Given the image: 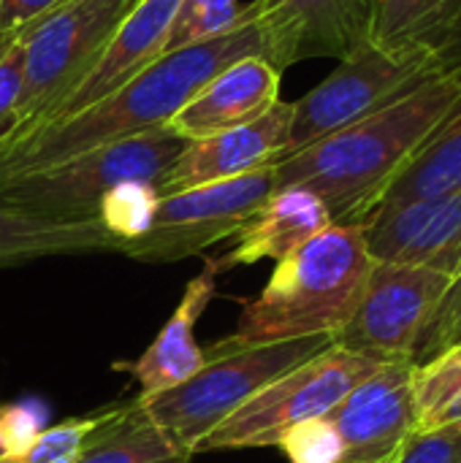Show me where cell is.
Segmentation results:
<instances>
[{
  "instance_id": "21",
  "label": "cell",
  "mask_w": 461,
  "mask_h": 463,
  "mask_svg": "<svg viewBox=\"0 0 461 463\" xmlns=\"http://www.w3.org/2000/svg\"><path fill=\"white\" fill-rule=\"evenodd\" d=\"M193 453L179 448L144 410L139 399L117 404L114 415L90 437L73 463H190Z\"/></svg>"
},
{
  "instance_id": "28",
  "label": "cell",
  "mask_w": 461,
  "mask_h": 463,
  "mask_svg": "<svg viewBox=\"0 0 461 463\" xmlns=\"http://www.w3.org/2000/svg\"><path fill=\"white\" fill-rule=\"evenodd\" d=\"M49 429V407L38 399L0 404V453L24 450L41 431Z\"/></svg>"
},
{
  "instance_id": "25",
  "label": "cell",
  "mask_w": 461,
  "mask_h": 463,
  "mask_svg": "<svg viewBox=\"0 0 461 463\" xmlns=\"http://www.w3.org/2000/svg\"><path fill=\"white\" fill-rule=\"evenodd\" d=\"M245 5L239 0H179L168 27L166 52L215 38L236 24ZM163 52V54H166Z\"/></svg>"
},
{
  "instance_id": "18",
  "label": "cell",
  "mask_w": 461,
  "mask_h": 463,
  "mask_svg": "<svg viewBox=\"0 0 461 463\" xmlns=\"http://www.w3.org/2000/svg\"><path fill=\"white\" fill-rule=\"evenodd\" d=\"M329 225L331 214L315 193L304 187H280L231 236V250L217 258V263L226 271L234 266H253L264 258L283 260Z\"/></svg>"
},
{
  "instance_id": "8",
  "label": "cell",
  "mask_w": 461,
  "mask_h": 463,
  "mask_svg": "<svg viewBox=\"0 0 461 463\" xmlns=\"http://www.w3.org/2000/svg\"><path fill=\"white\" fill-rule=\"evenodd\" d=\"M136 3L139 0H65L24 30V76L16 100V125L5 144L30 133L84 76Z\"/></svg>"
},
{
  "instance_id": "4",
  "label": "cell",
  "mask_w": 461,
  "mask_h": 463,
  "mask_svg": "<svg viewBox=\"0 0 461 463\" xmlns=\"http://www.w3.org/2000/svg\"><path fill=\"white\" fill-rule=\"evenodd\" d=\"M331 336H304L266 345H234L223 339L206 350L204 366L182 385L141 402L147 415L187 453L258 396L269 383L331 347Z\"/></svg>"
},
{
  "instance_id": "14",
  "label": "cell",
  "mask_w": 461,
  "mask_h": 463,
  "mask_svg": "<svg viewBox=\"0 0 461 463\" xmlns=\"http://www.w3.org/2000/svg\"><path fill=\"white\" fill-rule=\"evenodd\" d=\"M378 0H264V27L277 68L307 57L345 60L372 41Z\"/></svg>"
},
{
  "instance_id": "26",
  "label": "cell",
  "mask_w": 461,
  "mask_h": 463,
  "mask_svg": "<svg viewBox=\"0 0 461 463\" xmlns=\"http://www.w3.org/2000/svg\"><path fill=\"white\" fill-rule=\"evenodd\" d=\"M158 187L155 184H122L111 190L98 212V222L122 241V250L128 241L139 239L158 206Z\"/></svg>"
},
{
  "instance_id": "19",
  "label": "cell",
  "mask_w": 461,
  "mask_h": 463,
  "mask_svg": "<svg viewBox=\"0 0 461 463\" xmlns=\"http://www.w3.org/2000/svg\"><path fill=\"white\" fill-rule=\"evenodd\" d=\"M98 252H122V241L101 222H62L0 206V269H16L41 258Z\"/></svg>"
},
{
  "instance_id": "20",
  "label": "cell",
  "mask_w": 461,
  "mask_h": 463,
  "mask_svg": "<svg viewBox=\"0 0 461 463\" xmlns=\"http://www.w3.org/2000/svg\"><path fill=\"white\" fill-rule=\"evenodd\" d=\"M372 43L427 49L461 68V0H378Z\"/></svg>"
},
{
  "instance_id": "17",
  "label": "cell",
  "mask_w": 461,
  "mask_h": 463,
  "mask_svg": "<svg viewBox=\"0 0 461 463\" xmlns=\"http://www.w3.org/2000/svg\"><path fill=\"white\" fill-rule=\"evenodd\" d=\"M223 274L217 258H206L204 271L187 282L182 301L177 304L168 323L160 328L155 342L130 364V374L139 383V399H155L185 380H190L206 361V350L196 345V323L217 293V277Z\"/></svg>"
},
{
  "instance_id": "22",
  "label": "cell",
  "mask_w": 461,
  "mask_h": 463,
  "mask_svg": "<svg viewBox=\"0 0 461 463\" xmlns=\"http://www.w3.org/2000/svg\"><path fill=\"white\" fill-rule=\"evenodd\" d=\"M456 187H461V98L443 125L421 144V149L383 190L375 209L427 201Z\"/></svg>"
},
{
  "instance_id": "31",
  "label": "cell",
  "mask_w": 461,
  "mask_h": 463,
  "mask_svg": "<svg viewBox=\"0 0 461 463\" xmlns=\"http://www.w3.org/2000/svg\"><path fill=\"white\" fill-rule=\"evenodd\" d=\"M397 463H461V429L416 431Z\"/></svg>"
},
{
  "instance_id": "6",
  "label": "cell",
  "mask_w": 461,
  "mask_h": 463,
  "mask_svg": "<svg viewBox=\"0 0 461 463\" xmlns=\"http://www.w3.org/2000/svg\"><path fill=\"white\" fill-rule=\"evenodd\" d=\"M454 71L443 57L427 49H383L364 43L299 100H293V119L283 157L370 117L394 103L424 81Z\"/></svg>"
},
{
  "instance_id": "29",
  "label": "cell",
  "mask_w": 461,
  "mask_h": 463,
  "mask_svg": "<svg viewBox=\"0 0 461 463\" xmlns=\"http://www.w3.org/2000/svg\"><path fill=\"white\" fill-rule=\"evenodd\" d=\"M451 345H461V271L454 277L448 293L440 301V309L435 312V317L424 334L416 364L443 353Z\"/></svg>"
},
{
  "instance_id": "3",
  "label": "cell",
  "mask_w": 461,
  "mask_h": 463,
  "mask_svg": "<svg viewBox=\"0 0 461 463\" xmlns=\"http://www.w3.org/2000/svg\"><path fill=\"white\" fill-rule=\"evenodd\" d=\"M372 258L361 225L331 222L277 260L272 279L247 298L234 345H266L304 336H337L351 320Z\"/></svg>"
},
{
  "instance_id": "2",
  "label": "cell",
  "mask_w": 461,
  "mask_h": 463,
  "mask_svg": "<svg viewBox=\"0 0 461 463\" xmlns=\"http://www.w3.org/2000/svg\"><path fill=\"white\" fill-rule=\"evenodd\" d=\"M461 98V68L440 73L370 117L272 163L274 190L315 193L337 225H361L383 190Z\"/></svg>"
},
{
  "instance_id": "13",
  "label": "cell",
  "mask_w": 461,
  "mask_h": 463,
  "mask_svg": "<svg viewBox=\"0 0 461 463\" xmlns=\"http://www.w3.org/2000/svg\"><path fill=\"white\" fill-rule=\"evenodd\" d=\"M361 233L372 260L421 266L454 279L461 271V187L375 209L361 220Z\"/></svg>"
},
{
  "instance_id": "15",
  "label": "cell",
  "mask_w": 461,
  "mask_h": 463,
  "mask_svg": "<svg viewBox=\"0 0 461 463\" xmlns=\"http://www.w3.org/2000/svg\"><path fill=\"white\" fill-rule=\"evenodd\" d=\"M293 119V100H277L258 119L198 141H187L158 184V195L226 182L272 165L283 157Z\"/></svg>"
},
{
  "instance_id": "12",
  "label": "cell",
  "mask_w": 461,
  "mask_h": 463,
  "mask_svg": "<svg viewBox=\"0 0 461 463\" xmlns=\"http://www.w3.org/2000/svg\"><path fill=\"white\" fill-rule=\"evenodd\" d=\"M177 5L179 0H139L130 8V14L120 22V27L114 30L109 43L101 49V54L92 60V65L84 71V76L38 119V125L30 133L92 109L95 103L114 95L120 87H125L149 62H155L166 52V38H168L171 19L177 14Z\"/></svg>"
},
{
  "instance_id": "30",
  "label": "cell",
  "mask_w": 461,
  "mask_h": 463,
  "mask_svg": "<svg viewBox=\"0 0 461 463\" xmlns=\"http://www.w3.org/2000/svg\"><path fill=\"white\" fill-rule=\"evenodd\" d=\"M22 35L0 52V144L8 141V136L14 133V125H16V100H19L22 76H24Z\"/></svg>"
},
{
  "instance_id": "7",
  "label": "cell",
  "mask_w": 461,
  "mask_h": 463,
  "mask_svg": "<svg viewBox=\"0 0 461 463\" xmlns=\"http://www.w3.org/2000/svg\"><path fill=\"white\" fill-rule=\"evenodd\" d=\"M378 366L380 361L331 345L269 383L242 410L209 431L198 442L196 456L217 450L277 448L288 429L304 420L326 418Z\"/></svg>"
},
{
  "instance_id": "27",
  "label": "cell",
  "mask_w": 461,
  "mask_h": 463,
  "mask_svg": "<svg viewBox=\"0 0 461 463\" xmlns=\"http://www.w3.org/2000/svg\"><path fill=\"white\" fill-rule=\"evenodd\" d=\"M291 463H342L345 448L329 418H315L288 429L277 445Z\"/></svg>"
},
{
  "instance_id": "11",
  "label": "cell",
  "mask_w": 461,
  "mask_h": 463,
  "mask_svg": "<svg viewBox=\"0 0 461 463\" xmlns=\"http://www.w3.org/2000/svg\"><path fill=\"white\" fill-rule=\"evenodd\" d=\"M410 377V361L380 364L326 415L342 437V463L399 461L418 431Z\"/></svg>"
},
{
  "instance_id": "10",
  "label": "cell",
  "mask_w": 461,
  "mask_h": 463,
  "mask_svg": "<svg viewBox=\"0 0 461 463\" xmlns=\"http://www.w3.org/2000/svg\"><path fill=\"white\" fill-rule=\"evenodd\" d=\"M274 193V168L160 195L147 231L122 255L139 263H174L231 239Z\"/></svg>"
},
{
  "instance_id": "23",
  "label": "cell",
  "mask_w": 461,
  "mask_h": 463,
  "mask_svg": "<svg viewBox=\"0 0 461 463\" xmlns=\"http://www.w3.org/2000/svg\"><path fill=\"white\" fill-rule=\"evenodd\" d=\"M410 385L418 431L461 429V345L413 364Z\"/></svg>"
},
{
  "instance_id": "32",
  "label": "cell",
  "mask_w": 461,
  "mask_h": 463,
  "mask_svg": "<svg viewBox=\"0 0 461 463\" xmlns=\"http://www.w3.org/2000/svg\"><path fill=\"white\" fill-rule=\"evenodd\" d=\"M65 0H0V52Z\"/></svg>"
},
{
  "instance_id": "16",
  "label": "cell",
  "mask_w": 461,
  "mask_h": 463,
  "mask_svg": "<svg viewBox=\"0 0 461 463\" xmlns=\"http://www.w3.org/2000/svg\"><path fill=\"white\" fill-rule=\"evenodd\" d=\"M280 76L264 57H245L220 71L171 122L168 128L185 138L198 141L231 128H242L266 114L280 100Z\"/></svg>"
},
{
  "instance_id": "1",
  "label": "cell",
  "mask_w": 461,
  "mask_h": 463,
  "mask_svg": "<svg viewBox=\"0 0 461 463\" xmlns=\"http://www.w3.org/2000/svg\"><path fill=\"white\" fill-rule=\"evenodd\" d=\"M261 14L264 0L245 3L242 16L226 33L160 54L125 87H120L114 95L103 98L92 109L3 146L0 179L52 168L103 144L168 128V122L220 71L245 57H264L277 68V57Z\"/></svg>"
},
{
  "instance_id": "5",
  "label": "cell",
  "mask_w": 461,
  "mask_h": 463,
  "mask_svg": "<svg viewBox=\"0 0 461 463\" xmlns=\"http://www.w3.org/2000/svg\"><path fill=\"white\" fill-rule=\"evenodd\" d=\"M171 128L103 144L52 168L0 179V206L62 222H98L103 198L122 184H160L185 149Z\"/></svg>"
},
{
  "instance_id": "9",
  "label": "cell",
  "mask_w": 461,
  "mask_h": 463,
  "mask_svg": "<svg viewBox=\"0 0 461 463\" xmlns=\"http://www.w3.org/2000/svg\"><path fill=\"white\" fill-rule=\"evenodd\" d=\"M451 282L448 274L432 269L372 260L361 298L334 345L380 364H416L424 334Z\"/></svg>"
},
{
  "instance_id": "24",
  "label": "cell",
  "mask_w": 461,
  "mask_h": 463,
  "mask_svg": "<svg viewBox=\"0 0 461 463\" xmlns=\"http://www.w3.org/2000/svg\"><path fill=\"white\" fill-rule=\"evenodd\" d=\"M117 404L101 407L84 418H71L57 426L41 431L24 450L19 453H0V463H73L90 437L114 415Z\"/></svg>"
}]
</instances>
